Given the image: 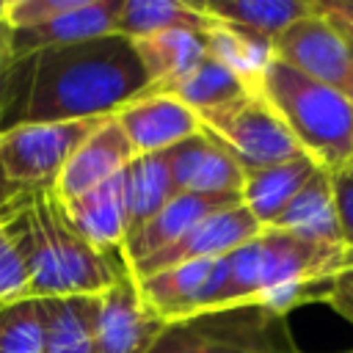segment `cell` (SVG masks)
I'll use <instances>...</instances> for the list:
<instances>
[{
    "label": "cell",
    "mask_w": 353,
    "mask_h": 353,
    "mask_svg": "<svg viewBox=\"0 0 353 353\" xmlns=\"http://www.w3.org/2000/svg\"><path fill=\"white\" fill-rule=\"evenodd\" d=\"M143 91L149 77L121 33L8 58L3 28L0 132L44 121H99Z\"/></svg>",
    "instance_id": "obj_1"
},
{
    "label": "cell",
    "mask_w": 353,
    "mask_h": 353,
    "mask_svg": "<svg viewBox=\"0 0 353 353\" xmlns=\"http://www.w3.org/2000/svg\"><path fill=\"white\" fill-rule=\"evenodd\" d=\"M8 207L30 265V298L99 295L116 281L121 254L94 248L66 218L52 185L17 193Z\"/></svg>",
    "instance_id": "obj_2"
},
{
    "label": "cell",
    "mask_w": 353,
    "mask_h": 353,
    "mask_svg": "<svg viewBox=\"0 0 353 353\" xmlns=\"http://www.w3.org/2000/svg\"><path fill=\"white\" fill-rule=\"evenodd\" d=\"M339 268V245L312 243L281 229H262L256 237L212 262L201 312L234 303H262L279 290L331 279Z\"/></svg>",
    "instance_id": "obj_3"
},
{
    "label": "cell",
    "mask_w": 353,
    "mask_h": 353,
    "mask_svg": "<svg viewBox=\"0 0 353 353\" xmlns=\"http://www.w3.org/2000/svg\"><path fill=\"white\" fill-rule=\"evenodd\" d=\"M290 135L320 168L336 171L353 160V105L325 83H317L281 61H270L259 88Z\"/></svg>",
    "instance_id": "obj_4"
},
{
    "label": "cell",
    "mask_w": 353,
    "mask_h": 353,
    "mask_svg": "<svg viewBox=\"0 0 353 353\" xmlns=\"http://www.w3.org/2000/svg\"><path fill=\"white\" fill-rule=\"evenodd\" d=\"M149 353H301L287 317L262 303H234L165 323Z\"/></svg>",
    "instance_id": "obj_5"
},
{
    "label": "cell",
    "mask_w": 353,
    "mask_h": 353,
    "mask_svg": "<svg viewBox=\"0 0 353 353\" xmlns=\"http://www.w3.org/2000/svg\"><path fill=\"white\" fill-rule=\"evenodd\" d=\"M199 119L201 130L218 138L243 165V171L276 165L303 154L298 141L259 91H245L226 105L204 110Z\"/></svg>",
    "instance_id": "obj_6"
},
{
    "label": "cell",
    "mask_w": 353,
    "mask_h": 353,
    "mask_svg": "<svg viewBox=\"0 0 353 353\" xmlns=\"http://www.w3.org/2000/svg\"><path fill=\"white\" fill-rule=\"evenodd\" d=\"M102 121V119H99ZM97 121L19 124L0 132V188L8 196L52 185Z\"/></svg>",
    "instance_id": "obj_7"
},
{
    "label": "cell",
    "mask_w": 353,
    "mask_h": 353,
    "mask_svg": "<svg viewBox=\"0 0 353 353\" xmlns=\"http://www.w3.org/2000/svg\"><path fill=\"white\" fill-rule=\"evenodd\" d=\"M165 323L143 303L130 268L94 298V353H149Z\"/></svg>",
    "instance_id": "obj_8"
},
{
    "label": "cell",
    "mask_w": 353,
    "mask_h": 353,
    "mask_svg": "<svg viewBox=\"0 0 353 353\" xmlns=\"http://www.w3.org/2000/svg\"><path fill=\"white\" fill-rule=\"evenodd\" d=\"M273 58L336 91H345L353 72L350 44L317 11L301 17L273 39Z\"/></svg>",
    "instance_id": "obj_9"
},
{
    "label": "cell",
    "mask_w": 353,
    "mask_h": 353,
    "mask_svg": "<svg viewBox=\"0 0 353 353\" xmlns=\"http://www.w3.org/2000/svg\"><path fill=\"white\" fill-rule=\"evenodd\" d=\"M262 232V226L251 218V212L237 201L229 204L223 210H215L212 215L201 218L193 229H188L174 245L157 251L154 256L143 259L141 265L130 268V273L135 279H146L152 273H160L165 268L174 265H185V262H199V259H218L234 248H240L243 243H248L251 237H256Z\"/></svg>",
    "instance_id": "obj_10"
},
{
    "label": "cell",
    "mask_w": 353,
    "mask_h": 353,
    "mask_svg": "<svg viewBox=\"0 0 353 353\" xmlns=\"http://www.w3.org/2000/svg\"><path fill=\"white\" fill-rule=\"evenodd\" d=\"M163 160L171 171L176 193L240 199L245 171L234 160V154L218 138H212L207 130L165 149Z\"/></svg>",
    "instance_id": "obj_11"
},
{
    "label": "cell",
    "mask_w": 353,
    "mask_h": 353,
    "mask_svg": "<svg viewBox=\"0 0 353 353\" xmlns=\"http://www.w3.org/2000/svg\"><path fill=\"white\" fill-rule=\"evenodd\" d=\"M113 119L124 130L135 157L163 154L179 141L201 132L199 113L163 91H143L141 97L121 105Z\"/></svg>",
    "instance_id": "obj_12"
},
{
    "label": "cell",
    "mask_w": 353,
    "mask_h": 353,
    "mask_svg": "<svg viewBox=\"0 0 353 353\" xmlns=\"http://www.w3.org/2000/svg\"><path fill=\"white\" fill-rule=\"evenodd\" d=\"M135 157L124 130L113 116L94 124V130L80 141V146L72 152L66 165L61 168L58 179L52 182V190L61 201L77 199L88 193L91 188L102 185L105 179L116 176L127 168V163Z\"/></svg>",
    "instance_id": "obj_13"
},
{
    "label": "cell",
    "mask_w": 353,
    "mask_h": 353,
    "mask_svg": "<svg viewBox=\"0 0 353 353\" xmlns=\"http://www.w3.org/2000/svg\"><path fill=\"white\" fill-rule=\"evenodd\" d=\"M124 0H80L72 11L36 25V28H19L8 30L6 25V55L22 58L28 52L44 50V47H63L77 44L88 39H99L108 33H116V19Z\"/></svg>",
    "instance_id": "obj_14"
},
{
    "label": "cell",
    "mask_w": 353,
    "mask_h": 353,
    "mask_svg": "<svg viewBox=\"0 0 353 353\" xmlns=\"http://www.w3.org/2000/svg\"><path fill=\"white\" fill-rule=\"evenodd\" d=\"M240 199L232 196H199V193H176L154 218H149L143 226L127 234L119 254L127 268L141 265L143 259L154 256L157 251L174 245L188 229H193L201 218L212 215L215 210H223L229 204H237Z\"/></svg>",
    "instance_id": "obj_15"
},
{
    "label": "cell",
    "mask_w": 353,
    "mask_h": 353,
    "mask_svg": "<svg viewBox=\"0 0 353 353\" xmlns=\"http://www.w3.org/2000/svg\"><path fill=\"white\" fill-rule=\"evenodd\" d=\"M61 201V199H58ZM72 226L99 251H119L130 234L127 212V182L124 171L91 188L88 193L61 201Z\"/></svg>",
    "instance_id": "obj_16"
},
{
    "label": "cell",
    "mask_w": 353,
    "mask_h": 353,
    "mask_svg": "<svg viewBox=\"0 0 353 353\" xmlns=\"http://www.w3.org/2000/svg\"><path fill=\"white\" fill-rule=\"evenodd\" d=\"M314 168H317V163L309 154H298V157L276 163V165L245 171L243 188H240V204L251 212V218L262 229H270L273 221L281 215V210L292 201V196L314 174Z\"/></svg>",
    "instance_id": "obj_17"
},
{
    "label": "cell",
    "mask_w": 353,
    "mask_h": 353,
    "mask_svg": "<svg viewBox=\"0 0 353 353\" xmlns=\"http://www.w3.org/2000/svg\"><path fill=\"white\" fill-rule=\"evenodd\" d=\"M215 259H199V262H185L165 268L160 273H152L146 279H135L143 303L163 320L174 323L182 317H190L201 312L204 290L212 273Z\"/></svg>",
    "instance_id": "obj_18"
},
{
    "label": "cell",
    "mask_w": 353,
    "mask_h": 353,
    "mask_svg": "<svg viewBox=\"0 0 353 353\" xmlns=\"http://www.w3.org/2000/svg\"><path fill=\"white\" fill-rule=\"evenodd\" d=\"M270 229H281V232L298 234L312 243L342 248L334 190H331V174L317 165L314 174L303 182V188L292 196V201L281 210V215L273 221Z\"/></svg>",
    "instance_id": "obj_19"
},
{
    "label": "cell",
    "mask_w": 353,
    "mask_h": 353,
    "mask_svg": "<svg viewBox=\"0 0 353 353\" xmlns=\"http://www.w3.org/2000/svg\"><path fill=\"white\" fill-rule=\"evenodd\" d=\"M135 55L149 77V88H160L182 74H188L196 63L207 58V41L199 30L168 28L132 41Z\"/></svg>",
    "instance_id": "obj_20"
},
{
    "label": "cell",
    "mask_w": 353,
    "mask_h": 353,
    "mask_svg": "<svg viewBox=\"0 0 353 353\" xmlns=\"http://www.w3.org/2000/svg\"><path fill=\"white\" fill-rule=\"evenodd\" d=\"M196 6L215 22L243 28L270 41L284 28L314 11V0H204Z\"/></svg>",
    "instance_id": "obj_21"
},
{
    "label": "cell",
    "mask_w": 353,
    "mask_h": 353,
    "mask_svg": "<svg viewBox=\"0 0 353 353\" xmlns=\"http://www.w3.org/2000/svg\"><path fill=\"white\" fill-rule=\"evenodd\" d=\"M94 298L97 295L39 298L44 353H94Z\"/></svg>",
    "instance_id": "obj_22"
},
{
    "label": "cell",
    "mask_w": 353,
    "mask_h": 353,
    "mask_svg": "<svg viewBox=\"0 0 353 353\" xmlns=\"http://www.w3.org/2000/svg\"><path fill=\"white\" fill-rule=\"evenodd\" d=\"M204 41H207V55L215 58L218 63H223L229 72H234L237 80L248 91L259 88V80H262L268 63L273 61L270 39H262L243 28L210 19V25L204 30Z\"/></svg>",
    "instance_id": "obj_23"
},
{
    "label": "cell",
    "mask_w": 353,
    "mask_h": 353,
    "mask_svg": "<svg viewBox=\"0 0 353 353\" xmlns=\"http://www.w3.org/2000/svg\"><path fill=\"white\" fill-rule=\"evenodd\" d=\"M210 25V17L199 11L196 3H179V0H124L116 33L127 36L130 41L168 30V28H185L204 33Z\"/></svg>",
    "instance_id": "obj_24"
},
{
    "label": "cell",
    "mask_w": 353,
    "mask_h": 353,
    "mask_svg": "<svg viewBox=\"0 0 353 353\" xmlns=\"http://www.w3.org/2000/svg\"><path fill=\"white\" fill-rule=\"evenodd\" d=\"M124 182H127L130 232H135L149 218H154L176 196V188L163 154L132 157L124 168Z\"/></svg>",
    "instance_id": "obj_25"
},
{
    "label": "cell",
    "mask_w": 353,
    "mask_h": 353,
    "mask_svg": "<svg viewBox=\"0 0 353 353\" xmlns=\"http://www.w3.org/2000/svg\"><path fill=\"white\" fill-rule=\"evenodd\" d=\"M149 91H163V94H171L176 97L182 105H188L190 110H196L199 116L204 110H212L218 105H226L232 102L234 97L245 94L248 88L237 80L234 72H229L223 63H218L215 58H204L201 63H196L188 74L160 85V88H149Z\"/></svg>",
    "instance_id": "obj_26"
},
{
    "label": "cell",
    "mask_w": 353,
    "mask_h": 353,
    "mask_svg": "<svg viewBox=\"0 0 353 353\" xmlns=\"http://www.w3.org/2000/svg\"><path fill=\"white\" fill-rule=\"evenodd\" d=\"M11 204V201H8ZM30 298V265L11 207L0 212V303Z\"/></svg>",
    "instance_id": "obj_27"
},
{
    "label": "cell",
    "mask_w": 353,
    "mask_h": 353,
    "mask_svg": "<svg viewBox=\"0 0 353 353\" xmlns=\"http://www.w3.org/2000/svg\"><path fill=\"white\" fill-rule=\"evenodd\" d=\"M0 353H44L39 298L0 303Z\"/></svg>",
    "instance_id": "obj_28"
},
{
    "label": "cell",
    "mask_w": 353,
    "mask_h": 353,
    "mask_svg": "<svg viewBox=\"0 0 353 353\" xmlns=\"http://www.w3.org/2000/svg\"><path fill=\"white\" fill-rule=\"evenodd\" d=\"M328 174H331L336 223L342 237V268H350L353 265V160Z\"/></svg>",
    "instance_id": "obj_29"
},
{
    "label": "cell",
    "mask_w": 353,
    "mask_h": 353,
    "mask_svg": "<svg viewBox=\"0 0 353 353\" xmlns=\"http://www.w3.org/2000/svg\"><path fill=\"white\" fill-rule=\"evenodd\" d=\"M325 303H331V309L336 314H342L347 323H353V265L350 268H339L331 276V287H328Z\"/></svg>",
    "instance_id": "obj_30"
},
{
    "label": "cell",
    "mask_w": 353,
    "mask_h": 353,
    "mask_svg": "<svg viewBox=\"0 0 353 353\" xmlns=\"http://www.w3.org/2000/svg\"><path fill=\"white\" fill-rule=\"evenodd\" d=\"M314 11L325 17L353 47V0H314Z\"/></svg>",
    "instance_id": "obj_31"
},
{
    "label": "cell",
    "mask_w": 353,
    "mask_h": 353,
    "mask_svg": "<svg viewBox=\"0 0 353 353\" xmlns=\"http://www.w3.org/2000/svg\"><path fill=\"white\" fill-rule=\"evenodd\" d=\"M0 47H3V25H0ZM11 199H14V196H8V193L0 188V212L8 207V201H11Z\"/></svg>",
    "instance_id": "obj_32"
},
{
    "label": "cell",
    "mask_w": 353,
    "mask_h": 353,
    "mask_svg": "<svg viewBox=\"0 0 353 353\" xmlns=\"http://www.w3.org/2000/svg\"><path fill=\"white\" fill-rule=\"evenodd\" d=\"M350 50H353V47H350ZM342 94H345V97H347V102L353 105V72H350V80H347V85H345V91H342Z\"/></svg>",
    "instance_id": "obj_33"
},
{
    "label": "cell",
    "mask_w": 353,
    "mask_h": 353,
    "mask_svg": "<svg viewBox=\"0 0 353 353\" xmlns=\"http://www.w3.org/2000/svg\"><path fill=\"white\" fill-rule=\"evenodd\" d=\"M350 353H353V350H350Z\"/></svg>",
    "instance_id": "obj_34"
}]
</instances>
